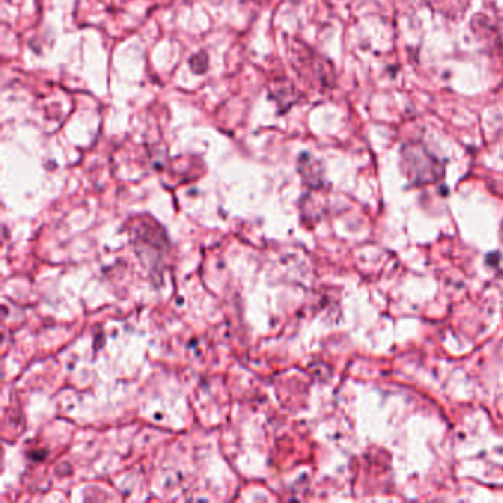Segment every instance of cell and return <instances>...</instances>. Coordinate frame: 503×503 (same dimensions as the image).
<instances>
[{
  "label": "cell",
  "instance_id": "cell-1",
  "mask_svg": "<svg viewBox=\"0 0 503 503\" xmlns=\"http://www.w3.org/2000/svg\"><path fill=\"white\" fill-rule=\"evenodd\" d=\"M406 174L416 183L433 182L441 174L440 164L421 145L406 146L403 151Z\"/></svg>",
  "mask_w": 503,
  "mask_h": 503
}]
</instances>
